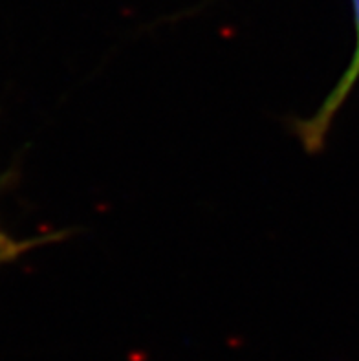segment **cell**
Masks as SVG:
<instances>
[{"instance_id": "cell-1", "label": "cell", "mask_w": 359, "mask_h": 361, "mask_svg": "<svg viewBox=\"0 0 359 361\" xmlns=\"http://www.w3.org/2000/svg\"><path fill=\"white\" fill-rule=\"evenodd\" d=\"M354 9V27H355V44L352 57L346 64L345 72L337 79L332 90L328 92L323 103L317 106L314 114L305 119H299L296 123V134L300 145L310 154H317L327 143L328 133L336 121L339 110L345 106L346 99L359 82V0H352Z\"/></svg>"}, {"instance_id": "cell-2", "label": "cell", "mask_w": 359, "mask_h": 361, "mask_svg": "<svg viewBox=\"0 0 359 361\" xmlns=\"http://www.w3.org/2000/svg\"><path fill=\"white\" fill-rule=\"evenodd\" d=\"M63 238V233L57 235H44V237H37V238H26V240H20V238L11 237L9 233H6L2 226H0V264L4 262H11L15 259H18L20 255H24L26 252L37 247L39 244L51 243V240H59Z\"/></svg>"}]
</instances>
